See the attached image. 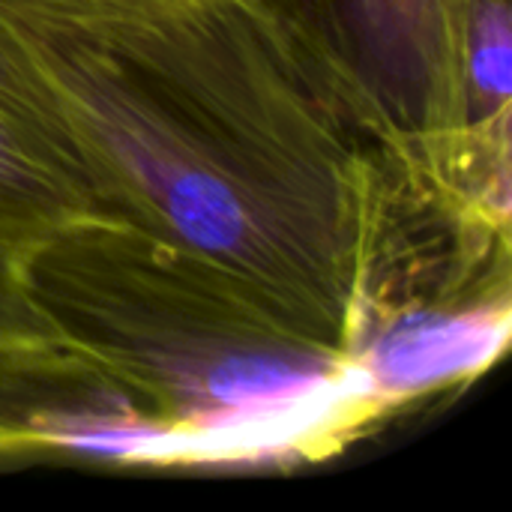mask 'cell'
<instances>
[{
    "mask_svg": "<svg viewBox=\"0 0 512 512\" xmlns=\"http://www.w3.org/2000/svg\"><path fill=\"white\" fill-rule=\"evenodd\" d=\"M0 48L108 219L330 348L510 261L327 0H0Z\"/></svg>",
    "mask_w": 512,
    "mask_h": 512,
    "instance_id": "cell-1",
    "label": "cell"
},
{
    "mask_svg": "<svg viewBox=\"0 0 512 512\" xmlns=\"http://www.w3.org/2000/svg\"><path fill=\"white\" fill-rule=\"evenodd\" d=\"M24 279L57 336L165 429L180 468L318 465L393 414L351 354L132 225L60 228L24 249Z\"/></svg>",
    "mask_w": 512,
    "mask_h": 512,
    "instance_id": "cell-2",
    "label": "cell"
},
{
    "mask_svg": "<svg viewBox=\"0 0 512 512\" xmlns=\"http://www.w3.org/2000/svg\"><path fill=\"white\" fill-rule=\"evenodd\" d=\"M405 120L441 195L510 231V0H426Z\"/></svg>",
    "mask_w": 512,
    "mask_h": 512,
    "instance_id": "cell-3",
    "label": "cell"
},
{
    "mask_svg": "<svg viewBox=\"0 0 512 512\" xmlns=\"http://www.w3.org/2000/svg\"><path fill=\"white\" fill-rule=\"evenodd\" d=\"M18 456L180 468L144 405L63 339L0 345V459Z\"/></svg>",
    "mask_w": 512,
    "mask_h": 512,
    "instance_id": "cell-4",
    "label": "cell"
},
{
    "mask_svg": "<svg viewBox=\"0 0 512 512\" xmlns=\"http://www.w3.org/2000/svg\"><path fill=\"white\" fill-rule=\"evenodd\" d=\"M512 294L429 297L375 318L351 348L375 396L402 405L471 381L507 348Z\"/></svg>",
    "mask_w": 512,
    "mask_h": 512,
    "instance_id": "cell-5",
    "label": "cell"
},
{
    "mask_svg": "<svg viewBox=\"0 0 512 512\" xmlns=\"http://www.w3.org/2000/svg\"><path fill=\"white\" fill-rule=\"evenodd\" d=\"M87 219H108L30 105L0 48V243L36 240Z\"/></svg>",
    "mask_w": 512,
    "mask_h": 512,
    "instance_id": "cell-6",
    "label": "cell"
},
{
    "mask_svg": "<svg viewBox=\"0 0 512 512\" xmlns=\"http://www.w3.org/2000/svg\"><path fill=\"white\" fill-rule=\"evenodd\" d=\"M357 6L381 66L387 72H396L405 84V96H402V114H405L411 75H414L417 30L426 0H357Z\"/></svg>",
    "mask_w": 512,
    "mask_h": 512,
    "instance_id": "cell-7",
    "label": "cell"
},
{
    "mask_svg": "<svg viewBox=\"0 0 512 512\" xmlns=\"http://www.w3.org/2000/svg\"><path fill=\"white\" fill-rule=\"evenodd\" d=\"M60 339L24 279V249L0 243V345Z\"/></svg>",
    "mask_w": 512,
    "mask_h": 512,
    "instance_id": "cell-8",
    "label": "cell"
}]
</instances>
